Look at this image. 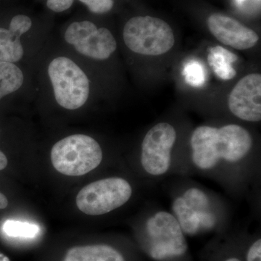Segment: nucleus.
<instances>
[{
    "label": "nucleus",
    "instance_id": "obj_1",
    "mask_svg": "<svg viewBox=\"0 0 261 261\" xmlns=\"http://www.w3.org/2000/svg\"><path fill=\"white\" fill-rule=\"evenodd\" d=\"M190 144L196 167L209 171L221 161L235 163L245 159L252 148V139L239 125L228 124L219 128L202 126L194 130Z\"/></svg>",
    "mask_w": 261,
    "mask_h": 261
},
{
    "label": "nucleus",
    "instance_id": "obj_2",
    "mask_svg": "<svg viewBox=\"0 0 261 261\" xmlns=\"http://www.w3.org/2000/svg\"><path fill=\"white\" fill-rule=\"evenodd\" d=\"M102 160L99 143L89 136L73 135L57 142L51 161L57 171L66 176H79L95 169Z\"/></svg>",
    "mask_w": 261,
    "mask_h": 261
},
{
    "label": "nucleus",
    "instance_id": "obj_3",
    "mask_svg": "<svg viewBox=\"0 0 261 261\" xmlns=\"http://www.w3.org/2000/svg\"><path fill=\"white\" fill-rule=\"evenodd\" d=\"M146 250L156 261H169L185 256L189 250L185 233L175 216L159 211L146 222Z\"/></svg>",
    "mask_w": 261,
    "mask_h": 261
},
{
    "label": "nucleus",
    "instance_id": "obj_4",
    "mask_svg": "<svg viewBox=\"0 0 261 261\" xmlns=\"http://www.w3.org/2000/svg\"><path fill=\"white\" fill-rule=\"evenodd\" d=\"M123 40L134 53L158 56L173 47L175 37L171 27L164 20L151 16H137L130 18L125 25Z\"/></svg>",
    "mask_w": 261,
    "mask_h": 261
},
{
    "label": "nucleus",
    "instance_id": "obj_5",
    "mask_svg": "<svg viewBox=\"0 0 261 261\" xmlns=\"http://www.w3.org/2000/svg\"><path fill=\"white\" fill-rule=\"evenodd\" d=\"M48 74L61 107L76 110L85 104L89 94V80L74 62L65 57L57 58L48 67Z\"/></svg>",
    "mask_w": 261,
    "mask_h": 261
},
{
    "label": "nucleus",
    "instance_id": "obj_6",
    "mask_svg": "<svg viewBox=\"0 0 261 261\" xmlns=\"http://www.w3.org/2000/svg\"><path fill=\"white\" fill-rule=\"evenodd\" d=\"M132 195V187L124 178H104L84 187L77 195L76 205L84 214L99 216L121 207Z\"/></svg>",
    "mask_w": 261,
    "mask_h": 261
},
{
    "label": "nucleus",
    "instance_id": "obj_7",
    "mask_svg": "<svg viewBox=\"0 0 261 261\" xmlns=\"http://www.w3.org/2000/svg\"><path fill=\"white\" fill-rule=\"evenodd\" d=\"M176 140V130L169 123H158L148 130L142 142L141 152V163L146 172L154 176L167 173Z\"/></svg>",
    "mask_w": 261,
    "mask_h": 261
},
{
    "label": "nucleus",
    "instance_id": "obj_8",
    "mask_svg": "<svg viewBox=\"0 0 261 261\" xmlns=\"http://www.w3.org/2000/svg\"><path fill=\"white\" fill-rule=\"evenodd\" d=\"M65 39L81 54L99 61L108 59L117 48L112 33L106 28L98 29L87 20L70 24Z\"/></svg>",
    "mask_w": 261,
    "mask_h": 261
},
{
    "label": "nucleus",
    "instance_id": "obj_9",
    "mask_svg": "<svg viewBox=\"0 0 261 261\" xmlns=\"http://www.w3.org/2000/svg\"><path fill=\"white\" fill-rule=\"evenodd\" d=\"M228 108L233 116L249 122L261 120V75H245L234 86L229 97Z\"/></svg>",
    "mask_w": 261,
    "mask_h": 261
},
{
    "label": "nucleus",
    "instance_id": "obj_10",
    "mask_svg": "<svg viewBox=\"0 0 261 261\" xmlns=\"http://www.w3.org/2000/svg\"><path fill=\"white\" fill-rule=\"evenodd\" d=\"M207 25L220 42L239 50L250 49L259 40L258 35L253 30L225 15H211L207 19Z\"/></svg>",
    "mask_w": 261,
    "mask_h": 261
},
{
    "label": "nucleus",
    "instance_id": "obj_11",
    "mask_svg": "<svg viewBox=\"0 0 261 261\" xmlns=\"http://www.w3.org/2000/svg\"><path fill=\"white\" fill-rule=\"evenodd\" d=\"M32 25L29 17L18 15L12 18L9 29L0 28V61L14 63L23 58L20 37L28 32Z\"/></svg>",
    "mask_w": 261,
    "mask_h": 261
},
{
    "label": "nucleus",
    "instance_id": "obj_12",
    "mask_svg": "<svg viewBox=\"0 0 261 261\" xmlns=\"http://www.w3.org/2000/svg\"><path fill=\"white\" fill-rule=\"evenodd\" d=\"M63 261H126L114 247L107 245H87L70 249Z\"/></svg>",
    "mask_w": 261,
    "mask_h": 261
},
{
    "label": "nucleus",
    "instance_id": "obj_13",
    "mask_svg": "<svg viewBox=\"0 0 261 261\" xmlns=\"http://www.w3.org/2000/svg\"><path fill=\"white\" fill-rule=\"evenodd\" d=\"M238 56L221 46L211 47L207 56V61L215 74L224 81L232 80L236 75V70L232 66Z\"/></svg>",
    "mask_w": 261,
    "mask_h": 261
},
{
    "label": "nucleus",
    "instance_id": "obj_14",
    "mask_svg": "<svg viewBox=\"0 0 261 261\" xmlns=\"http://www.w3.org/2000/svg\"><path fill=\"white\" fill-rule=\"evenodd\" d=\"M172 211L185 234L195 235L199 232L200 227L197 212L187 205L183 197H178L173 200Z\"/></svg>",
    "mask_w": 261,
    "mask_h": 261
},
{
    "label": "nucleus",
    "instance_id": "obj_15",
    "mask_svg": "<svg viewBox=\"0 0 261 261\" xmlns=\"http://www.w3.org/2000/svg\"><path fill=\"white\" fill-rule=\"evenodd\" d=\"M23 72L14 63L0 61V99L23 85Z\"/></svg>",
    "mask_w": 261,
    "mask_h": 261
},
{
    "label": "nucleus",
    "instance_id": "obj_16",
    "mask_svg": "<svg viewBox=\"0 0 261 261\" xmlns=\"http://www.w3.org/2000/svg\"><path fill=\"white\" fill-rule=\"evenodd\" d=\"M7 236L16 238H34L39 232V226L23 221L8 220L3 226Z\"/></svg>",
    "mask_w": 261,
    "mask_h": 261
},
{
    "label": "nucleus",
    "instance_id": "obj_17",
    "mask_svg": "<svg viewBox=\"0 0 261 261\" xmlns=\"http://www.w3.org/2000/svg\"><path fill=\"white\" fill-rule=\"evenodd\" d=\"M182 74L185 79V82L193 87H201L205 84L206 70L202 63L191 60L187 62L184 66Z\"/></svg>",
    "mask_w": 261,
    "mask_h": 261
},
{
    "label": "nucleus",
    "instance_id": "obj_18",
    "mask_svg": "<svg viewBox=\"0 0 261 261\" xmlns=\"http://www.w3.org/2000/svg\"><path fill=\"white\" fill-rule=\"evenodd\" d=\"M187 205L197 213L210 211V201L205 192L197 187H191L182 196Z\"/></svg>",
    "mask_w": 261,
    "mask_h": 261
},
{
    "label": "nucleus",
    "instance_id": "obj_19",
    "mask_svg": "<svg viewBox=\"0 0 261 261\" xmlns=\"http://www.w3.org/2000/svg\"><path fill=\"white\" fill-rule=\"evenodd\" d=\"M81 3L87 5L92 13L103 14L112 10L114 2L113 0H80Z\"/></svg>",
    "mask_w": 261,
    "mask_h": 261
},
{
    "label": "nucleus",
    "instance_id": "obj_20",
    "mask_svg": "<svg viewBox=\"0 0 261 261\" xmlns=\"http://www.w3.org/2000/svg\"><path fill=\"white\" fill-rule=\"evenodd\" d=\"M245 261H261V240L257 239L247 248Z\"/></svg>",
    "mask_w": 261,
    "mask_h": 261
},
{
    "label": "nucleus",
    "instance_id": "obj_21",
    "mask_svg": "<svg viewBox=\"0 0 261 261\" xmlns=\"http://www.w3.org/2000/svg\"><path fill=\"white\" fill-rule=\"evenodd\" d=\"M74 0H47V5L49 9L57 13L69 9Z\"/></svg>",
    "mask_w": 261,
    "mask_h": 261
},
{
    "label": "nucleus",
    "instance_id": "obj_22",
    "mask_svg": "<svg viewBox=\"0 0 261 261\" xmlns=\"http://www.w3.org/2000/svg\"><path fill=\"white\" fill-rule=\"evenodd\" d=\"M8 159L5 154L0 150V171L5 169L8 166Z\"/></svg>",
    "mask_w": 261,
    "mask_h": 261
},
{
    "label": "nucleus",
    "instance_id": "obj_23",
    "mask_svg": "<svg viewBox=\"0 0 261 261\" xmlns=\"http://www.w3.org/2000/svg\"><path fill=\"white\" fill-rule=\"evenodd\" d=\"M8 205V200L3 193L0 192V209H4Z\"/></svg>",
    "mask_w": 261,
    "mask_h": 261
},
{
    "label": "nucleus",
    "instance_id": "obj_24",
    "mask_svg": "<svg viewBox=\"0 0 261 261\" xmlns=\"http://www.w3.org/2000/svg\"><path fill=\"white\" fill-rule=\"evenodd\" d=\"M221 261H244L241 257L238 256L236 255H228V256L225 257Z\"/></svg>",
    "mask_w": 261,
    "mask_h": 261
},
{
    "label": "nucleus",
    "instance_id": "obj_25",
    "mask_svg": "<svg viewBox=\"0 0 261 261\" xmlns=\"http://www.w3.org/2000/svg\"><path fill=\"white\" fill-rule=\"evenodd\" d=\"M247 1V0H234V3L235 4L238 5V6L242 7L243 5L245 4V3H246ZM257 1L260 2V0H257Z\"/></svg>",
    "mask_w": 261,
    "mask_h": 261
}]
</instances>
